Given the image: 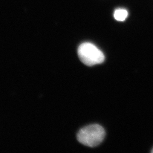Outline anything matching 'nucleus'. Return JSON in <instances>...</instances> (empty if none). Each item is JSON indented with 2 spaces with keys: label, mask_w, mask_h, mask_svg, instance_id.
Wrapping results in <instances>:
<instances>
[{
  "label": "nucleus",
  "mask_w": 153,
  "mask_h": 153,
  "mask_svg": "<svg viewBox=\"0 0 153 153\" xmlns=\"http://www.w3.org/2000/svg\"><path fill=\"white\" fill-rule=\"evenodd\" d=\"M128 16V12L124 9H117L114 13V17L116 20L123 22L126 20Z\"/></svg>",
  "instance_id": "obj_3"
},
{
  "label": "nucleus",
  "mask_w": 153,
  "mask_h": 153,
  "mask_svg": "<svg viewBox=\"0 0 153 153\" xmlns=\"http://www.w3.org/2000/svg\"><path fill=\"white\" fill-rule=\"evenodd\" d=\"M77 53L81 62L89 67L102 64L105 59L104 53L99 49L88 42L81 44L78 47Z\"/></svg>",
  "instance_id": "obj_2"
},
{
  "label": "nucleus",
  "mask_w": 153,
  "mask_h": 153,
  "mask_svg": "<svg viewBox=\"0 0 153 153\" xmlns=\"http://www.w3.org/2000/svg\"><path fill=\"white\" fill-rule=\"evenodd\" d=\"M151 152H152V153H153V149H152V151H151Z\"/></svg>",
  "instance_id": "obj_4"
},
{
  "label": "nucleus",
  "mask_w": 153,
  "mask_h": 153,
  "mask_svg": "<svg viewBox=\"0 0 153 153\" xmlns=\"http://www.w3.org/2000/svg\"><path fill=\"white\" fill-rule=\"evenodd\" d=\"M105 135V130L102 126L91 124L80 129L77 134V139L82 144L94 147L102 142Z\"/></svg>",
  "instance_id": "obj_1"
}]
</instances>
